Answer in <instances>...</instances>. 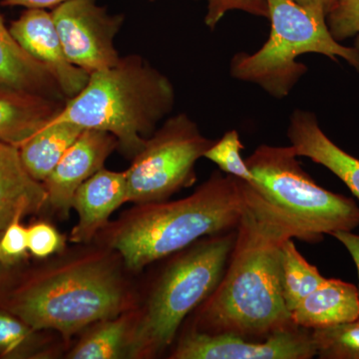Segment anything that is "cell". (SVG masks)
<instances>
[{
	"mask_svg": "<svg viewBox=\"0 0 359 359\" xmlns=\"http://www.w3.org/2000/svg\"><path fill=\"white\" fill-rule=\"evenodd\" d=\"M0 83L66 101L62 91L43 65L37 62L14 39L0 14Z\"/></svg>",
	"mask_w": 359,
	"mask_h": 359,
	"instance_id": "cell-18",
	"label": "cell"
},
{
	"mask_svg": "<svg viewBox=\"0 0 359 359\" xmlns=\"http://www.w3.org/2000/svg\"><path fill=\"white\" fill-rule=\"evenodd\" d=\"M287 238L309 243L306 233L250 185L226 271L198 308L193 330L262 340L297 327L280 289V247Z\"/></svg>",
	"mask_w": 359,
	"mask_h": 359,
	"instance_id": "cell-1",
	"label": "cell"
},
{
	"mask_svg": "<svg viewBox=\"0 0 359 359\" xmlns=\"http://www.w3.org/2000/svg\"><path fill=\"white\" fill-rule=\"evenodd\" d=\"M287 137L297 157L309 158L327 168L359 200V159L330 140L313 113L294 110L290 116Z\"/></svg>",
	"mask_w": 359,
	"mask_h": 359,
	"instance_id": "cell-14",
	"label": "cell"
},
{
	"mask_svg": "<svg viewBox=\"0 0 359 359\" xmlns=\"http://www.w3.org/2000/svg\"><path fill=\"white\" fill-rule=\"evenodd\" d=\"M18 216L0 233V264L9 266L18 264L28 252L27 228Z\"/></svg>",
	"mask_w": 359,
	"mask_h": 359,
	"instance_id": "cell-27",
	"label": "cell"
},
{
	"mask_svg": "<svg viewBox=\"0 0 359 359\" xmlns=\"http://www.w3.org/2000/svg\"><path fill=\"white\" fill-rule=\"evenodd\" d=\"M116 149L118 142L112 134L84 129L43 182L48 205L61 216L67 217L77 189L103 169L106 160Z\"/></svg>",
	"mask_w": 359,
	"mask_h": 359,
	"instance_id": "cell-12",
	"label": "cell"
},
{
	"mask_svg": "<svg viewBox=\"0 0 359 359\" xmlns=\"http://www.w3.org/2000/svg\"><path fill=\"white\" fill-rule=\"evenodd\" d=\"M339 242L346 247L349 255L353 257L356 269H358L359 278V235L353 233V231H337L332 235ZM359 294V287H358Z\"/></svg>",
	"mask_w": 359,
	"mask_h": 359,
	"instance_id": "cell-29",
	"label": "cell"
},
{
	"mask_svg": "<svg viewBox=\"0 0 359 359\" xmlns=\"http://www.w3.org/2000/svg\"><path fill=\"white\" fill-rule=\"evenodd\" d=\"M254 176L252 188L287 221L306 233L309 243L323 235L353 231L359 207L346 196L318 186L302 169L292 146H259L245 160Z\"/></svg>",
	"mask_w": 359,
	"mask_h": 359,
	"instance_id": "cell-7",
	"label": "cell"
},
{
	"mask_svg": "<svg viewBox=\"0 0 359 359\" xmlns=\"http://www.w3.org/2000/svg\"><path fill=\"white\" fill-rule=\"evenodd\" d=\"M65 104L0 83V141L20 147L54 119Z\"/></svg>",
	"mask_w": 359,
	"mask_h": 359,
	"instance_id": "cell-16",
	"label": "cell"
},
{
	"mask_svg": "<svg viewBox=\"0 0 359 359\" xmlns=\"http://www.w3.org/2000/svg\"><path fill=\"white\" fill-rule=\"evenodd\" d=\"M311 330L294 327L266 339L192 330L179 340L173 359H311L316 358Z\"/></svg>",
	"mask_w": 359,
	"mask_h": 359,
	"instance_id": "cell-10",
	"label": "cell"
},
{
	"mask_svg": "<svg viewBox=\"0 0 359 359\" xmlns=\"http://www.w3.org/2000/svg\"><path fill=\"white\" fill-rule=\"evenodd\" d=\"M244 148L237 130H230L221 139L215 141L205 153L204 158L215 163L224 174L244 180L252 185L255 178L247 162L243 159Z\"/></svg>",
	"mask_w": 359,
	"mask_h": 359,
	"instance_id": "cell-23",
	"label": "cell"
},
{
	"mask_svg": "<svg viewBox=\"0 0 359 359\" xmlns=\"http://www.w3.org/2000/svg\"><path fill=\"white\" fill-rule=\"evenodd\" d=\"M47 205L46 189L26 170L20 148L0 141V233L16 217L37 214Z\"/></svg>",
	"mask_w": 359,
	"mask_h": 359,
	"instance_id": "cell-15",
	"label": "cell"
},
{
	"mask_svg": "<svg viewBox=\"0 0 359 359\" xmlns=\"http://www.w3.org/2000/svg\"><path fill=\"white\" fill-rule=\"evenodd\" d=\"M236 237L237 228L201 238L168 264L132 327L125 354L153 358L172 346L187 316L218 287Z\"/></svg>",
	"mask_w": 359,
	"mask_h": 359,
	"instance_id": "cell-5",
	"label": "cell"
},
{
	"mask_svg": "<svg viewBox=\"0 0 359 359\" xmlns=\"http://www.w3.org/2000/svg\"><path fill=\"white\" fill-rule=\"evenodd\" d=\"M327 25L337 41L353 39L359 51V0H339L327 14Z\"/></svg>",
	"mask_w": 359,
	"mask_h": 359,
	"instance_id": "cell-25",
	"label": "cell"
},
{
	"mask_svg": "<svg viewBox=\"0 0 359 359\" xmlns=\"http://www.w3.org/2000/svg\"><path fill=\"white\" fill-rule=\"evenodd\" d=\"M175 103L171 80L145 58L129 55L113 67L90 74L86 86L65 101L54 119L112 134L118 149L133 159L173 112Z\"/></svg>",
	"mask_w": 359,
	"mask_h": 359,
	"instance_id": "cell-3",
	"label": "cell"
},
{
	"mask_svg": "<svg viewBox=\"0 0 359 359\" xmlns=\"http://www.w3.org/2000/svg\"><path fill=\"white\" fill-rule=\"evenodd\" d=\"M149 1L154 2V1H156V0H149Z\"/></svg>",
	"mask_w": 359,
	"mask_h": 359,
	"instance_id": "cell-32",
	"label": "cell"
},
{
	"mask_svg": "<svg viewBox=\"0 0 359 359\" xmlns=\"http://www.w3.org/2000/svg\"><path fill=\"white\" fill-rule=\"evenodd\" d=\"M35 330L11 313H0V354L6 358L22 355Z\"/></svg>",
	"mask_w": 359,
	"mask_h": 359,
	"instance_id": "cell-24",
	"label": "cell"
},
{
	"mask_svg": "<svg viewBox=\"0 0 359 359\" xmlns=\"http://www.w3.org/2000/svg\"><path fill=\"white\" fill-rule=\"evenodd\" d=\"M127 203V174L101 169L84 182L73 196L78 223L70 233L75 244H87L108 224L109 218Z\"/></svg>",
	"mask_w": 359,
	"mask_h": 359,
	"instance_id": "cell-13",
	"label": "cell"
},
{
	"mask_svg": "<svg viewBox=\"0 0 359 359\" xmlns=\"http://www.w3.org/2000/svg\"><path fill=\"white\" fill-rule=\"evenodd\" d=\"M207 2V13L205 25L210 29H215L219 21L230 11L243 13L269 18L268 0H205Z\"/></svg>",
	"mask_w": 359,
	"mask_h": 359,
	"instance_id": "cell-26",
	"label": "cell"
},
{
	"mask_svg": "<svg viewBox=\"0 0 359 359\" xmlns=\"http://www.w3.org/2000/svg\"><path fill=\"white\" fill-rule=\"evenodd\" d=\"M216 140L202 134L186 113L165 120L126 170L127 203L167 201L196 182V163Z\"/></svg>",
	"mask_w": 359,
	"mask_h": 359,
	"instance_id": "cell-8",
	"label": "cell"
},
{
	"mask_svg": "<svg viewBox=\"0 0 359 359\" xmlns=\"http://www.w3.org/2000/svg\"><path fill=\"white\" fill-rule=\"evenodd\" d=\"M9 29L23 50L48 70L66 100L76 96L86 86L90 75L68 60L51 11L26 9Z\"/></svg>",
	"mask_w": 359,
	"mask_h": 359,
	"instance_id": "cell-11",
	"label": "cell"
},
{
	"mask_svg": "<svg viewBox=\"0 0 359 359\" xmlns=\"http://www.w3.org/2000/svg\"><path fill=\"white\" fill-rule=\"evenodd\" d=\"M126 306L119 275L99 257L54 266L21 285L7 302V311L35 332L56 330L66 337L116 318Z\"/></svg>",
	"mask_w": 359,
	"mask_h": 359,
	"instance_id": "cell-4",
	"label": "cell"
},
{
	"mask_svg": "<svg viewBox=\"0 0 359 359\" xmlns=\"http://www.w3.org/2000/svg\"><path fill=\"white\" fill-rule=\"evenodd\" d=\"M68 0H2V6H22L27 9L55 8Z\"/></svg>",
	"mask_w": 359,
	"mask_h": 359,
	"instance_id": "cell-31",
	"label": "cell"
},
{
	"mask_svg": "<svg viewBox=\"0 0 359 359\" xmlns=\"http://www.w3.org/2000/svg\"><path fill=\"white\" fill-rule=\"evenodd\" d=\"M294 1L309 13L327 18V14L337 6L339 0H294Z\"/></svg>",
	"mask_w": 359,
	"mask_h": 359,
	"instance_id": "cell-30",
	"label": "cell"
},
{
	"mask_svg": "<svg viewBox=\"0 0 359 359\" xmlns=\"http://www.w3.org/2000/svg\"><path fill=\"white\" fill-rule=\"evenodd\" d=\"M268 6L269 39L255 53L238 52L231 58V77L283 99L308 71L297 60L302 54H321L334 62L344 59L359 71V51L334 39L327 18L309 13L294 0H268Z\"/></svg>",
	"mask_w": 359,
	"mask_h": 359,
	"instance_id": "cell-6",
	"label": "cell"
},
{
	"mask_svg": "<svg viewBox=\"0 0 359 359\" xmlns=\"http://www.w3.org/2000/svg\"><path fill=\"white\" fill-rule=\"evenodd\" d=\"M83 130L73 123L52 119L18 147L26 170L43 183Z\"/></svg>",
	"mask_w": 359,
	"mask_h": 359,
	"instance_id": "cell-19",
	"label": "cell"
},
{
	"mask_svg": "<svg viewBox=\"0 0 359 359\" xmlns=\"http://www.w3.org/2000/svg\"><path fill=\"white\" fill-rule=\"evenodd\" d=\"M280 276L283 302L290 313L327 280L302 256L292 238H285L280 247Z\"/></svg>",
	"mask_w": 359,
	"mask_h": 359,
	"instance_id": "cell-20",
	"label": "cell"
},
{
	"mask_svg": "<svg viewBox=\"0 0 359 359\" xmlns=\"http://www.w3.org/2000/svg\"><path fill=\"white\" fill-rule=\"evenodd\" d=\"M132 316L123 314L100 321L70 353L73 359H113L125 354L130 332L134 323Z\"/></svg>",
	"mask_w": 359,
	"mask_h": 359,
	"instance_id": "cell-21",
	"label": "cell"
},
{
	"mask_svg": "<svg viewBox=\"0 0 359 359\" xmlns=\"http://www.w3.org/2000/svg\"><path fill=\"white\" fill-rule=\"evenodd\" d=\"M65 238L51 224L39 222L27 228L28 252L39 259L50 257L65 248Z\"/></svg>",
	"mask_w": 359,
	"mask_h": 359,
	"instance_id": "cell-28",
	"label": "cell"
},
{
	"mask_svg": "<svg viewBox=\"0 0 359 359\" xmlns=\"http://www.w3.org/2000/svg\"><path fill=\"white\" fill-rule=\"evenodd\" d=\"M297 327L318 330L359 318L358 289L353 283L327 278L290 313Z\"/></svg>",
	"mask_w": 359,
	"mask_h": 359,
	"instance_id": "cell-17",
	"label": "cell"
},
{
	"mask_svg": "<svg viewBox=\"0 0 359 359\" xmlns=\"http://www.w3.org/2000/svg\"><path fill=\"white\" fill-rule=\"evenodd\" d=\"M249 187L244 180L214 171L189 197L138 204L108 224V245L119 252L127 268L140 271L201 238L235 230Z\"/></svg>",
	"mask_w": 359,
	"mask_h": 359,
	"instance_id": "cell-2",
	"label": "cell"
},
{
	"mask_svg": "<svg viewBox=\"0 0 359 359\" xmlns=\"http://www.w3.org/2000/svg\"><path fill=\"white\" fill-rule=\"evenodd\" d=\"M52 18L68 60L88 74L108 69L121 56L114 41L124 23L96 0H68L52 9Z\"/></svg>",
	"mask_w": 359,
	"mask_h": 359,
	"instance_id": "cell-9",
	"label": "cell"
},
{
	"mask_svg": "<svg viewBox=\"0 0 359 359\" xmlns=\"http://www.w3.org/2000/svg\"><path fill=\"white\" fill-rule=\"evenodd\" d=\"M311 332L318 358L359 359V318Z\"/></svg>",
	"mask_w": 359,
	"mask_h": 359,
	"instance_id": "cell-22",
	"label": "cell"
}]
</instances>
